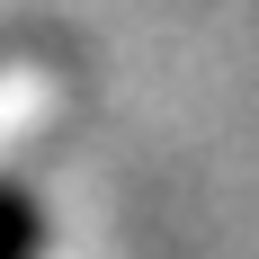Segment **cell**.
Segmentation results:
<instances>
[{"instance_id": "1", "label": "cell", "mask_w": 259, "mask_h": 259, "mask_svg": "<svg viewBox=\"0 0 259 259\" xmlns=\"http://www.w3.org/2000/svg\"><path fill=\"white\" fill-rule=\"evenodd\" d=\"M0 259H36V206L0 188Z\"/></svg>"}]
</instances>
